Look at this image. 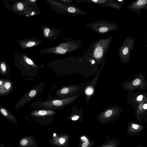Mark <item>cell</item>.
Returning <instances> with one entry per match:
<instances>
[{
    "label": "cell",
    "instance_id": "cell-13",
    "mask_svg": "<svg viewBox=\"0 0 147 147\" xmlns=\"http://www.w3.org/2000/svg\"><path fill=\"white\" fill-rule=\"evenodd\" d=\"M0 111L2 115L11 122L18 123V121L15 116L7 109L0 105Z\"/></svg>",
    "mask_w": 147,
    "mask_h": 147
},
{
    "label": "cell",
    "instance_id": "cell-16",
    "mask_svg": "<svg viewBox=\"0 0 147 147\" xmlns=\"http://www.w3.org/2000/svg\"><path fill=\"white\" fill-rule=\"evenodd\" d=\"M13 9L15 11L17 12H22L25 11V9H26L25 7L27 5L24 2L19 1H16L14 4Z\"/></svg>",
    "mask_w": 147,
    "mask_h": 147
},
{
    "label": "cell",
    "instance_id": "cell-28",
    "mask_svg": "<svg viewBox=\"0 0 147 147\" xmlns=\"http://www.w3.org/2000/svg\"><path fill=\"white\" fill-rule=\"evenodd\" d=\"M143 96L142 95L138 96L137 98V99L138 101H140L142 100L143 98Z\"/></svg>",
    "mask_w": 147,
    "mask_h": 147
},
{
    "label": "cell",
    "instance_id": "cell-23",
    "mask_svg": "<svg viewBox=\"0 0 147 147\" xmlns=\"http://www.w3.org/2000/svg\"><path fill=\"white\" fill-rule=\"evenodd\" d=\"M1 69L3 72H5L6 70V67L5 64L2 63L1 64Z\"/></svg>",
    "mask_w": 147,
    "mask_h": 147
},
{
    "label": "cell",
    "instance_id": "cell-14",
    "mask_svg": "<svg viewBox=\"0 0 147 147\" xmlns=\"http://www.w3.org/2000/svg\"><path fill=\"white\" fill-rule=\"evenodd\" d=\"M79 140L78 146L81 147H92L95 142V141L91 140L88 136L84 135L81 136Z\"/></svg>",
    "mask_w": 147,
    "mask_h": 147
},
{
    "label": "cell",
    "instance_id": "cell-30",
    "mask_svg": "<svg viewBox=\"0 0 147 147\" xmlns=\"http://www.w3.org/2000/svg\"><path fill=\"white\" fill-rule=\"evenodd\" d=\"M143 108L144 109H147V104H146L144 105H143Z\"/></svg>",
    "mask_w": 147,
    "mask_h": 147
},
{
    "label": "cell",
    "instance_id": "cell-3",
    "mask_svg": "<svg viewBox=\"0 0 147 147\" xmlns=\"http://www.w3.org/2000/svg\"><path fill=\"white\" fill-rule=\"evenodd\" d=\"M80 94L76 96L64 99L47 100L39 103L43 107V109L55 110L63 109L64 107L74 102Z\"/></svg>",
    "mask_w": 147,
    "mask_h": 147
},
{
    "label": "cell",
    "instance_id": "cell-20",
    "mask_svg": "<svg viewBox=\"0 0 147 147\" xmlns=\"http://www.w3.org/2000/svg\"><path fill=\"white\" fill-rule=\"evenodd\" d=\"M22 56L24 61L28 64L31 65L36 68H38L37 66L33 61L26 55H22Z\"/></svg>",
    "mask_w": 147,
    "mask_h": 147
},
{
    "label": "cell",
    "instance_id": "cell-15",
    "mask_svg": "<svg viewBox=\"0 0 147 147\" xmlns=\"http://www.w3.org/2000/svg\"><path fill=\"white\" fill-rule=\"evenodd\" d=\"M43 34L46 38L50 39L55 35L54 30L51 28L42 26Z\"/></svg>",
    "mask_w": 147,
    "mask_h": 147
},
{
    "label": "cell",
    "instance_id": "cell-4",
    "mask_svg": "<svg viewBox=\"0 0 147 147\" xmlns=\"http://www.w3.org/2000/svg\"><path fill=\"white\" fill-rule=\"evenodd\" d=\"M84 91L80 86H65L57 89L55 92V95L59 99H64L80 95Z\"/></svg>",
    "mask_w": 147,
    "mask_h": 147
},
{
    "label": "cell",
    "instance_id": "cell-27",
    "mask_svg": "<svg viewBox=\"0 0 147 147\" xmlns=\"http://www.w3.org/2000/svg\"><path fill=\"white\" fill-rule=\"evenodd\" d=\"M139 127V125L137 124H133L132 125V127L136 129H137Z\"/></svg>",
    "mask_w": 147,
    "mask_h": 147
},
{
    "label": "cell",
    "instance_id": "cell-19",
    "mask_svg": "<svg viewBox=\"0 0 147 147\" xmlns=\"http://www.w3.org/2000/svg\"><path fill=\"white\" fill-rule=\"evenodd\" d=\"M102 50L101 47H98L95 48L94 51V55L95 57L99 58L102 56Z\"/></svg>",
    "mask_w": 147,
    "mask_h": 147
},
{
    "label": "cell",
    "instance_id": "cell-11",
    "mask_svg": "<svg viewBox=\"0 0 147 147\" xmlns=\"http://www.w3.org/2000/svg\"><path fill=\"white\" fill-rule=\"evenodd\" d=\"M41 40L35 38H28L20 40L18 43L23 49L38 45L42 43Z\"/></svg>",
    "mask_w": 147,
    "mask_h": 147
},
{
    "label": "cell",
    "instance_id": "cell-10",
    "mask_svg": "<svg viewBox=\"0 0 147 147\" xmlns=\"http://www.w3.org/2000/svg\"><path fill=\"white\" fill-rule=\"evenodd\" d=\"M71 108V112L67 119V121H77L82 122L83 120L82 110L78 107L77 105H74Z\"/></svg>",
    "mask_w": 147,
    "mask_h": 147
},
{
    "label": "cell",
    "instance_id": "cell-5",
    "mask_svg": "<svg viewBox=\"0 0 147 147\" xmlns=\"http://www.w3.org/2000/svg\"><path fill=\"white\" fill-rule=\"evenodd\" d=\"M86 26L96 31L102 33L114 30L118 26L116 24L112 22L102 20H97L95 22L87 24Z\"/></svg>",
    "mask_w": 147,
    "mask_h": 147
},
{
    "label": "cell",
    "instance_id": "cell-26",
    "mask_svg": "<svg viewBox=\"0 0 147 147\" xmlns=\"http://www.w3.org/2000/svg\"><path fill=\"white\" fill-rule=\"evenodd\" d=\"M128 51V49L127 47H125L123 50L122 52L123 54L126 55L127 54Z\"/></svg>",
    "mask_w": 147,
    "mask_h": 147
},
{
    "label": "cell",
    "instance_id": "cell-2",
    "mask_svg": "<svg viewBox=\"0 0 147 147\" xmlns=\"http://www.w3.org/2000/svg\"><path fill=\"white\" fill-rule=\"evenodd\" d=\"M45 87L44 83H40L29 90L16 103L15 110L18 111L22 107L37 98L42 92Z\"/></svg>",
    "mask_w": 147,
    "mask_h": 147
},
{
    "label": "cell",
    "instance_id": "cell-25",
    "mask_svg": "<svg viewBox=\"0 0 147 147\" xmlns=\"http://www.w3.org/2000/svg\"><path fill=\"white\" fill-rule=\"evenodd\" d=\"M114 1L120 5L124 4L125 3V0H113Z\"/></svg>",
    "mask_w": 147,
    "mask_h": 147
},
{
    "label": "cell",
    "instance_id": "cell-7",
    "mask_svg": "<svg viewBox=\"0 0 147 147\" xmlns=\"http://www.w3.org/2000/svg\"><path fill=\"white\" fill-rule=\"evenodd\" d=\"M69 136L67 134H58L55 132L49 140V143L57 146L66 147L69 145Z\"/></svg>",
    "mask_w": 147,
    "mask_h": 147
},
{
    "label": "cell",
    "instance_id": "cell-12",
    "mask_svg": "<svg viewBox=\"0 0 147 147\" xmlns=\"http://www.w3.org/2000/svg\"><path fill=\"white\" fill-rule=\"evenodd\" d=\"M13 89L11 83L9 81H0V95L5 96L8 94Z\"/></svg>",
    "mask_w": 147,
    "mask_h": 147
},
{
    "label": "cell",
    "instance_id": "cell-18",
    "mask_svg": "<svg viewBox=\"0 0 147 147\" xmlns=\"http://www.w3.org/2000/svg\"><path fill=\"white\" fill-rule=\"evenodd\" d=\"M109 0H86L85 3H94L101 6L107 3Z\"/></svg>",
    "mask_w": 147,
    "mask_h": 147
},
{
    "label": "cell",
    "instance_id": "cell-6",
    "mask_svg": "<svg viewBox=\"0 0 147 147\" xmlns=\"http://www.w3.org/2000/svg\"><path fill=\"white\" fill-rule=\"evenodd\" d=\"M114 107H108L102 111L96 116L99 123L104 124L112 122L117 113Z\"/></svg>",
    "mask_w": 147,
    "mask_h": 147
},
{
    "label": "cell",
    "instance_id": "cell-31",
    "mask_svg": "<svg viewBox=\"0 0 147 147\" xmlns=\"http://www.w3.org/2000/svg\"><path fill=\"white\" fill-rule=\"evenodd\" d=\"M5 1H13V2H14V1H15L16 0H3Z\"/></svg>",
    "mask_w": 147,
    "mask_h": 147
},
{
    "label": "cell",
    "instance_id": "cell-32",
    "mask_svg": "<svg viewBox=\"0 0 147 147\" xmlns=\"http://www.w3.org/2000/svg\"><path fill=\"white\" fill-rule=\"evenodd\" d=\"M95 62V61L94 60H93L92 62V64H93Z\"/></svg>",
    "mask_w": 147,
    "mask_h": 147
},
{
    "label": "cell",
    "instance_id": "cell-17",
    "mask_svg": "<svg viewBox=\"0 0 147 147\" xmlns=\"http://www.w3.org/2000/svg\"><path fill=\"white\" fill-rule=\"evenodd\" d=\"M101 6L109 7L118 9H121L122 8L121 5L115 3L113 0H109L107 3Z\"/></svg>",
    "mask_w": 147,
    "mask_h": 147
},
{
    "label": "cell",
    "instance_id": "cell-24",
    "mask_svg": "<svg viewBox=\"0 0 147 147\" xmlns=\"http://www.w3.org/2000/svg\"><path fill=\"white\" fill-rule=\"evenodd\" d=\"M141 82L140 80L139 79H137L134 80L133 82V84L135 86L139 85Z\"/></svg>",
    "mask_w": 147,
    "mask_h": 147
},
{
    "label": "cell",
    "instance_id": "cell-22",
    "mask_svg": "<svg viewBox=\"0 0 147 147\" xmlns=\"http://www.w3.org/2000/svg\"><path fill=\"white\" fill-rule=\"evenodd\" d=\"M23 2L28 5H34L38 1V0H22Z\"/></svg>",
    "mask_w": 147,
    "mask_h": 147
},
{
    "label": "cell",
    "instance_id": "cell-21",
    "mask_svg": "<svg viewBox=\"0 0 147 147\" xmlns=\"http://www.w3.org/2000/svg\"><path fill=\"white\" fill-rule=\"evenodd\" d=\"M67 5H75L73 0H52Z\"/></svg>",
    "mask_w": 147,
    "mask_h": 147
},
{
    "label": "cell",
    "instance_id": "cell-1",
    "mask_svg": "<svg viewBox=\"0 0 147 147\" xmlns=\"http://www.w3.org/2000/svg\"><path fill=\"white\" fill-rule=\"evenodd\" d=\"M57 112L52 109H36L32 111L29 116L36 122L43 125L53 123Z\"/></svg>",
    "mask_w": 147,
    "mask_h": 147
},
{
    "label": "cell",
    "instance_id": "cell-29",
    "mask_svg": "<svg viewBox=\"0 0 147 147\" xmlns=\"http://www.w3.org/2000/svg\"><path fill=\"white\" fill-rule=\"evenodd\" d=\"M85 0H75L76 2L80 3H85Z\"/></svg>",
    "mask_w": 147,
    "mask_h": 147
},
{
    "label": "cell",
    "instance_id": "cell-8",
    "mask_svg": "<svg viewBox=\"0 0 147 147\" xmlns=\"http://www.w3.org/2000/svg\"><path fill=\"white\" fill-rule=\"evenodd\" d=\"M127 8L131 12L141 15V9L147 10V0H136L129 5Z\"/></svg>",
    "mask_w": 147,
    "mask_h": 147
},
{
    "label": "cell",
    "instance_id": "cell-9",
    "mask_svg": "<svg viewBox=\"0 0 147 147\" xmlns=\"http://www.w3.org/2000/svg\"><path fill=\"white\" fill-rule=\"evenodd\" d=\"M19 147H38L34 137L30 135L26 136L21 138L18 141Z\"/></svg>",
    "mask_w": 147,
    "mask_h": 147
}]
</instances>
